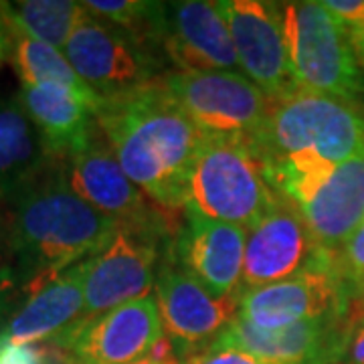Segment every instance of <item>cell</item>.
Returning a JSON list of instances; mask_svg holds the SVG:
<instances>
[{
	"instance_id": "cell-1",
	"label": "cell",
	"mask_w": 364,
	"mask_h": 364,
	"mask_svg": "<svg viewBox=\"0 0 364 364\" xmlns=\"http://www.w3.org/2000/svg\"><path fill=\"white\" fill-rule=\"evenodd\" d=\"M95 126L128 178L158 208L182 217L191 172L207 136L172 100L164 75L142 90L104 100Z\"/></svg>"
},
{
	"instance_id": "cell-2",
	"label": "cell",
	"mask_w": 364,
	"mask_h": 364,
	"mask_svg": "<svg viewBox=\"0 0 364 364\" xmlns=\"http://www.w3.org/2000/svg\"><path fill=\"white\" fill-rule=\"evenodd\" d=\"M6 205L9 267L25 299L69 267L104 251L117 231L114 219L69 188L55 160Z\"/></svg>"
},
{
	"instance_id": "cell-3",
	"label": "cell",
	"mask_w": 364,
	"mask_h": 364,
	"mask_svg": "<svg viewBox=\"0 0 364 364\" xmlns=\"http://www.w3.org/2000/svg\"><path fill=\"white\" fill-rule=\"evenodd\" d=\"M255 148L273 188L296 207L326 174L364 150V112L334 95L296 90L269 102Z\"/></svg>"
},
{
	"instance_id": "cell-4",
	"label": "cell",
	"mask_w": 364,
	"mask_h": 364,
	"mask_svg": "<svg viewBox=\"0 0 364 364\" xmlns=\"http://www.w3.org/2000/svg\"><path fill=\"white\" fill-rule=\"evenodd\" d=\"M279 196L253 144L207 138L191 172L186 207L249 231L275 207Z\"/></svg>"
},
{
	"instance_id": "cell-5",
	"label": "cell",
	"mask_w": 364,
	"mask_h": 364,
	"mask_svg": "<svg viewBox=\"0 0 364 364\" xmlns=\"http://www.w3.org/2000/svg\"><path fill=\"white\" fill-rule=\"evenodd\" d=\"M284 35L287 61L298 90L334 95L358 104L364 77L348 31L324 2H286Z\"/></svg>"
},
{
	"instance_id": "cell-6",
	"label": "cell",
	"mask_w": 364,
	"mask_h": 364,
	"mask_svg": "<svg viewBox=\"0 0 364 364\" xmlns=\"http://www.w3.org/2000/svg\"><path fill=\"white\" fill-rule=\"evenodd\" d=\"M164 85L186 117L207 138H255L265 122L269 100L245 75L235 71H176Z\"/></svg>"
},
{
	"instance_id": "cell-7",
	"label": "cell",
	"mask_w": 364,
	"mask_h": 364,
	"mask_svg": "<svg viewBox=\"0 0 364 364\" xmlns=\"http://www.w3.org/2000/svg\"><path fill=\"white\" fill-rule=\"evenodd\" d=\"M63 53L102 100L142 90L168 73L162 53L90 13L81 16Z\"/></svg>"
},
{
	"instance_id": "cell-8",
	"label": "cell",
	"mask_w": 364,
	"mask_h": 364,
	"mask_svg": "<svg viewBox=\"0 0 364 364\" xmlns=\"http://www.w3.org/2000/svg\"><path fill=\"white\" fill-rule=\"evenodd\" d=\"M59 164L69 188L117 225L164 231L172 237L178 233L184 215H168L144 195L122 170L97 126L90 142Z\"/></svg>"
},
{
	"instance_id": "cell-9",
	"label": "cell",
	"mask_w": 364,
	"mask_h": 364,
	"mask_svg": "<svg viewBox=\"0 0 364 364\" xmlns=\"http://www.w3.org/2000/svg\"><path fill=\"white\" fill-rule=\"evenodd\" d=\"M332 269H338V253L318 245L299 208L286 196H279L275 207L247 231L243 289L277 284L299 273Z\"/></svg>"
},
{
	"instance_id": "cell-10",
	"label": "cell",
	"mask_w": 364,
	"mask_h": 364,
	"mask_svg": "<svg viewBox=\"0 0 364 364\" xmlns=\"http://www.w3.org/2000/svg\"><path fill=\"white\" fill-rule=\"evenodd\" d=\"M172 239L164 231L117 225L107 247L90 259L83 318H95L132 299L150 296Z\"/></svg>"
},
{
	"instance_id": "cell-11",
	"label": "cell",
	"mask_w": 364,
	"mask_h": 364,
	"mask_svg": "<svg viewBox=\"0 0 364 364\" xmlns=\"http://www.w3.org/2000/svg\"><path fill=\"white\" fill-rule=\"evenodd\" d=\"M156 304L164 336L181 360L208 350L239 312L237 298H215L164 251L156 273Z\"/></svg>"
},
{
	"instance_id": "cell-12",
	"label": "cell",
	"mask_w": 364,
	"mask_h": 364,
	"mask_svg": "<svg viewBox=\"0 0 364 364\" xmlns=\"http://www.w3.org/2000/svg\"><path fill=\"white\" fill-rule=\"evenodd\" d=\"M154 296L132 299L95 318H81L49 342L83 364H130L144 358L162 338Z\"/></svg>"
},
{
	"instance_id": "cell-13",
	"label": "cell",
	"mask_w": 364,
	"mask_h": 364,
	"mask_svg": "<svg viewBox=\"0 0 364 364\" xmlns=\"http://www.w3.org/2000/svg\"><path fill=\"white\" fill-rule=\"evenodd\" d=\"M217 9L233 37L239 65L267 100L275 102L298 90L287 61L282 4L265 0H219Z\"/></svg>"
},
{
	"instance_id": "cell-14",
	"label": "cell",
	"mask_w": 364,
	"mask_h": 364,
	"mask_svg": "<svg viewBox=\"0 0 364 364\" xmlns=\"http://www.w3.org/2000/svg\"><path fill=\"white\" fill-rule=\"evenodd\" d=\"M358 291L338 269L306 272L269 286L243 289L237 316L263 330H277L332 314H346L360 298Z\"/></svg>"
},
{
	"instance_id": "cell-15",
	"label": "cell",
	"mask_w": 364,
	"mask_h": 364,
	"mask_svg": "<svg viewBox=\"0 0 364 364\" xmlns=\"http://www.w3.org/2000/svg\"><path fill=\"white\" fill-rule=\"evenodd\" d=\"M346 328L348 312L301 320L277 330H263L235 316L213 346L247 352L263 364H342Z\"/></svg>"
},
{
	"instance_id": "cell-16",
	"label": "cell",
	"mask_w": 364,
	"mask_h": 364,
	"mask_svg": "<svg viewBox=\"0 0 364 364\" xmlns=\"http://www.w3.org/2000/svg\"><path fill=\"white\" fill-rule=\"evenodd\" d=\"M245 243V229L213 221L186 207L181 229L166 253L215 298H237L243 289Z\"/></svg>"
},
{
	"instance_id": "cell-17",
	"label": "cell",
	"mask_w": 364,
	"mask_h": 364,
	"mask_svg": "<svg viewBox=\"0 0 364 364\" xmlns=\"http://www.w3.org/2000/svg\"><path fill=\"white\" fill-rule=\"evenodd\" d=\"M162 53L176 71H235L239 57L217 2L184 0L168 4Z\"/></svg>"
},
{
	"instance_id": "cell-18",
	"label": "cell",
	"mask_w": 364,
	"mask_h": 364,
	"mask_svg": "<svg viewBox=\"0 0 364 364\" xmlns=\"http://www.w3.org/2000/svg\"><path fill=\"white\" fill-rule=\"evenodd\" d=\"M298 208L318 245L340 253L364 223V150L330 170Z\"/></svg>"
},
{
	"instance_id": "cell-19",
	"label": "cell",
	"mask_w": 364,
	"mask_h": 364,
	"mask_svg": "<svg viewBox=\"0 0 364 364\" xmlns=\"http://www.w3.org/2000/svg\"><path fill=\"white\" fill-rule=\"evenodd\" d=\"M90 259L69 267L51 284L26 298L0 336L16 344H39L59 336L81 320Z\"/></svg>"
},
{
	"instance_id": "cell-20",
	"label": "cell",
	"mask_w": 364,
	"mask_h": 364,
	"mask_svg": "<svg viewBox=\"0 0 364 364\" xmlns=\"http://www.w3.org/2000/svg\"><path fill=\"white\" fill-rule=\"evenodd\" d=\"M18 100L55 162L81 150L95 132V112L65 87L23 85Z\"/></svg>"
},
{
	"instance_id": "cell-21",
	"label": "cell",
	"mask_w": 364,
	"mask_h": 364,
	"mask_svg": "<svg viewBox=\"0 0 364 364\" xmlns=\"http://www.w3.org/2000/svg\"><path fill=\"white\" fill-rule=\"evenodd\" d=\"M53 158L28 117L18 95L0 100V200H9L43 170Z\"/></svg>"
},
{
	"instance_id": "cell-22",
	"label": "cell",
	"mask_w": 364,
	"mask_h": 364,
	"mask_svg": "<svg viewBox=\"0 0 364 364\" xmlns=\"http://www.w3.org/2000/svg\"><path fill=\"white\" fill-rule=\"evenodd\" d=\"M13 49H11V63L23 85H59L71 93H75L81 102L90 105L97 114L104 100L91 90L90 85L79 77L77 71L69 63L65 53L55 49L47 43L25 37L16 31H11Z\"/></svg>"
},
{
	"instance_id": "cell-23",
	"label": "cell",
	"mask_w": 364,
	"mask_h": 364,
	"mask_svg": "<svg viewBox=\"0 0 364 364\" xmlns=\"http://www.w3.org/2000/svg\"><path fill=\"white\" fill-rule=\"evenodd\" d=\"M4 21L11 31L47 43L65 51L81 16L87 13L75 0H18L0 2Z\"/></svg>"
},
{
	"instance_id": "cell-24",
	"label": "cell",
	"mask_w": 364,
	"mask_h": 364,
	"mask_svg": "<svg viewBox=\"0 0 364 364\" xmlns=\"http://www.w3.org/2000/svg\"><path fill=\"white\" fill-rule=\"evenodd\" d=\"M85 11L104 21L107 25L117 26L144 45L162 53V41L168 21L166 2H146V0H85ZM164 55V53H162Z\"/></svg>"
},
{
	"instance_id": "cell-25",
	"label": "cell",
	"mask_w": 364,
	"mask_h": 364,
	"mask_svg": "<svg viewBox=\"0 0 364 364\" xmlns=\"http://www.w3.org/2000/svg\"><path fill=\"white\" fill-rule=\"evenodd\" d=\"M342 364H364V298H356L348 310L346 350Z\"/></svg>"
},
{
	"instance_id": "cell-26",
	"label": "cell",
	"mask_w": 364,
	"mask_h": 364,
	"mask_svg": "<svg viewBox=\"0 0 364 364\" xmlns=\"http://www.w3.org/2000/svg\"><path fill=\"white\" fill-rule=\"evenodd\" d=\"M25 301V294L18 286V279L9 265L0 269V334L4 332L6 324L13 320L16 310Z\"/></svg>"
},
{
	"instance_id": "cell-27",
	"label": "cell",
	"mask_w": 364,
	"mask_h": 364,
	"mask_svg": "<svg viewBox=\"0 0 364 364\" xmlns=\"http://www.w3.org/2000/svg\"><path fill=\"white\" fill-rule=\"evenodd\" d=\"M0 364H43V344H16L0 336Z\"/></svg>"
},
{
	"instance_id": "cell-28",
	"label": "cell",
	"mask_w": 364,
	"mask_h": 364,
	"mask_svg": "<svg viewBox=\"0 0 364 364\" xmlns=\"http://www.w3.org/2000/svg\"><path fill=\"white\" fill-rule=\"evenodd\" d=\"M184 364H263L257 358H253L247 352L227 348V346H210L208 350L200 352L198 356H193Z\"/></svg>"
},
{
	"instance_id": "cell-29",
	"label": "cell",
	"mask_w": 364,
	"mask_h": 364,
	"mask_svg": "<svg viewBox=\"0 0 364 364\" xmlns=\"http://www.w3.org/2000/svg\"><path fill=\"white\" fill-rule=\"evenodd\" d=\"M324 6L338 18L346 31L364 23V0H324Z\"/></svg>"
},
{
	"instance_id": "cell-30",
	"label": "cell",
	"mask_w": 364,
	"mask_h": 364,
	"mask_svg": "<svg viewBox=\"0 0 364 364\" xmlns=\"http://www.w3.org/2000/svg\"><path fill=\"white\" fill-rule=\"evenodd\" d=\"M130 364H184L181 360V356L176 354L174 350V346H172V342H170L166 336H162V338L158 340L156 344H154V348L148 352L144 358L140 360H136V363Z\"/></svg>"
},
{
	"instance_id": "cell-31",
	"label": "cell",
	"mask_w": 364,
	"mask_h": 364,
	"mask_svg": "<svg viewBox=\"0 0 364 364\" xmlns=\"http://www.w3.org/2000/svg\"><path fill=\"white\" fill-rule=\"evenodd\" d=\"M41 344H43V364H83L73 354H69L61 346L53 344L49 340L41 342Z\"/></svg>"
},
{
	"instance_id": "cell-32",
	"label": "cell",
	"mask_w": 364,
	"mask_h": 364,
	"mask_svg": "<svg viewBox=\"0 0 364 364\" xmlns=\"http://www.w3.org/2000/svg\"><path fill=\"white\" fill-rule=\"evenodd\" d=\"M11 49H13V37H11V28L4 21V14L0 9V65L11 57Z\"/></svg>"
},
{
	"instance_id": "cell-33",
	"label": "cell",
	"mask_w": 364,
	"mask_h": 364,
	"mask_svg": "<svg viewBox=\"0 0 364 364\" xmlns=\"http://www.w3.org/2000/svg\"><path fill=\"white\" fill-rule=\"evenodd\" d=\"M9 265V219L0 210V269Z\"/></svg>"
},
{
	"instance_id": "cell-34",
	"label": "cell",
	"mask_w": 364,
	"mask_h": 364,
	"mask_svg": "<svg viewBox=\"0 0 364 364\" xmlns=\"http://www.w3.org/2000/svg\"><path fill=\"white\" fill-rule=\"evenodd\" d=\"M348 37H350L352 49H354V55H356L358 63L364 65V23L360 26L348 31Z\"/></svg>"
}]
</instances>
